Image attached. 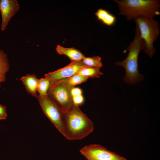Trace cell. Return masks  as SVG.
Returning a JSON list of instances; mask_svg holds the SVG:
<instances>
[{"label": "cell", "mask_w": 160, "mask_h": 160, "mask_svg": "<svg viewBox=\"0 0 160 160\" xmlns=\"http://www.w3.org/2000/svg\"><path fill=\"white\" fill-rule=\"evenodd\" d=\"M101 58L99 56L85 57L81 61L85 65L90 67L100 68L103 66Z\"/></svg>", "instance_id": "obj_16"}, {"label": "cell", "mask_w": 160, "mask_h": 160, "mask_svg": "<svg viewBox=\"0 0 160 160\" xmlns=\"http://www.w3.org/2000/svg\"><path fill=\"white\" fill-rule=\"evenodd\" d=\"M95 14L98 20L108 26L113 25L116 21V18L113 15L102 8L99 9Z\"/></svg>", "instance_id": "obj_13"}, {"label": "cell", "mask_w": 160, "mask_h": 160, "mask_svg": "<svg viewBox=\"0 0 160 160\" xmlns=\"http://www.w3.org/2000/svg\"><path fill=\"white\" fill-rule=\"evenodd\" d=\"M71 93L72 97L76 96L82 95V91L81 88L74 87L71 89Z\"/></svg>", "instance_id": "obj_20"}, {"label": "cell", "mask_w": 160, "mask_h": 160, "mask_svg": "<svg viewBox=\"0 0 160 160\" xmlns=\"http://www.w3.org/2000/svg\"><path fill=\"white\" fill-rule=\"evenodd\" d=\"M74 87L66 83L63 80L51 83L47 94L56 102L64 113L71 111L74 105L71 93Z\"/></svg>", "instance_id": "obj_6"}, {"label": "cell", "mask_w": 160, "mask_h": 160, "mask_svg": "<svg viewBox=\"0 0 160 160\" xmlns=\"http://www.w3.org/2000/svg\"><path fill=\"white\" fill-rule=\"evenodd\" d=\"M50 84L49 80L45 77L39 79L37 86V91L39 94V95L44 96L47 95L48 91Z\"/></svg>", "instance_id": "obj_15"}, {"label": "cell", "mask_w": 160, "mask_h": 160, "mask_svg": "<svg viewBox=\"0 0 160 160\" xmlns=\"http://www.w3.org/2000/svg\"><path fill=\"white\" fill-rule=\"evenodd\" d=\"M80 152L87 160H127L99 144H90L81 148Z\"/></svg>", "instance_id": "obj_7"}, {"label": "cell", "mask_w": 160, "mask_h": 160, "mask_svg": "<svg viewBox=\"0 0 160 160\" xmlns=\"http://www.w3.org/2000/svg\"><path fill=\"white\" fill-rule=\"evenodd\" d=\"M89 160H93V159H90Z\"/></svg>", "instance_id": "obj_21"}, {"label": "cell", "mask_w": 160, "mask_h": 160, "mask_svg": "<svg viewBox=\"0 0 160 160\" xmlns=\"http://www.w3.org/2000/svg\"><path fill=\"white\" fill-rule=\"evenodd\" d=\"M119 11V15L127 20L143 17L153 18L160 15L159 0H114Z\"/></svg>", "instance_id": "obj_1"}, {"label": "cell", "mask_w": 160, "mask_h": 160, "mask_svg": "<svg viewBox=\"0 0 160 160\" xmlns=\"http://www.w3.org/2000/svg\"><path fill=\"white\" fill-rule=\"evenodd\" d=\"M82 61H75L71 63L65 67L45 75L51 83L68 78L77 73L81 69L87 67Z\"/></svg>", "instance_id": "obj_8"}, {"label": "cell", "mask_w": 160, "mask_h": 160, "mask_svg": "<svg viewBox=\"0 0 160 160\" xmlns=\"http://www.w3.org/2000/svg\"><path fill=\"white\" fill-rule=\"evenodd\" d=\"M6 106L0 104V120H4L7 116Z\"/></svg>", "instance_id": "obj_19"}, {"label": "cell", "mask_w": 160, "mask_h": 160, "mask_svg": "<svg viewBox=\"0 0 160 160\" xmlns=\"http://www.w3.org/2000/svg\"><path fill=\"white\" fill-rule=\"evenodd\" d=\"M143 47V40L140 37L138 27L136 25L134 38L127 49L128 52L127 57L124 60L115 63L116 65L124 68L126 73L124 80L127 83L135 84L143 79V75L139 73L138 70V56Z\"/></svg>", "instance_id": "obj_3"}, {"label": "cell", "mask_w": 160, "mask_h": 160, "mask_svg": "<svg viewBox=\"0 0 160 160\" xmlns=\"http://www.w3.org/2000/svg\"><path fill=\"white\" fill-rule=\"evenodd\" d=\"M56 49L59 54L67 56L71 62L81 61L85 57L80 51L73 47L66 48L58 44Z\"/></svg>", "instance_id": "obj_11"}, {"label": "cell", "mask_w": 160, "mask_h": 160, "mask_svg": "<svg viewBox=\"0 0 160 160\" xmlns=\"http://www.w3.org/2000/svg\"><path fill=\"white\" fill-rule=\"evenodd\" d=\"M28 93L37 98V86L39 79L34 74H28L20 78Z\"/></svg>", "instance_id": "obj_10"}, {"label": "cell", "mask_w": 160, "mask_h": 160, "mask_svg": "<svg viewBox=\"0 0 160 160\" xmlns=\"http://www.w3.org/2000/svg\"><path fill=\"white\" fill-rule=\"evenodd\" d=\"M72 100L75 105H79L83 103L84 101V98L82 95L72 96Z\"/></svg>", "instance_id": "obj_18"}, {"label": "cell", "mask_w": 160, "mask_h": 160, "mask_svg": "<svg viewBox=\"0 0 160 160\" xmlns=\"http://www.w3.org/2000/svg\"><path fill=\"white\" fill-rule=\"evenodd\" d=\"M66 138L71 140H80L87 137L94 130L92 121L74 105L69 111L64 113Z\"/></svg>", "instance_id": "obj_2"}, {"label": "cell", "mask_w": 160, "mask_h": 160, "mask_svg": "<svg viewBox=\"0 0 160 160\" xmlns=\"http://www.w3.org/2000/svg\"><path fill=\"white\" fill-rule=\"evenodd\" d=\"M20 8L16 0H0V11L2 17L1 29L4 31L8 23L18 11Z\"/></svg>", "instance_id": "obj_9"}, {"label": "cell", "mask_w": 160, "mask_h": 160, "mask_svg": "<svg viewBox=\"0 0 160 160\" xmlns=\"http://www.w3.org/2000/svg\"><path fill=\"white\" fill-rule=\"evenodd\" d=\"M134 21L138 27L140 36L144 43L143 50L150 58L156 51L154 43L160 33L159 22L153 18L138 17Z\"/></svg>", "instance_id": "obj_4"}, {"label": "cell", "mask_w": 160, "mask_h": 160, "mask_svg": "<svg viewBox=\"0 0 160 160\" xmlns=\"http://www.w3.org/2000/svg\"><path fill=\"white\" fill-rule=\"evenodd\" d=\"M9 64L7 54L0 49V83L6 79V73L9 70ZM0 84V88L1 87Z\"/></svg>", "instance_id": "obj_12"}, {"label": "cell", "mask_w": 160, "mask_h": 160, "mask_svg": "<svg viewBox=\"0 0 160 160\" xmlns=\"http://www.w3.org/2000/svg\"><path fill=\"white\" fill-rule=\"evenodd\" d=\"M37 98L44 113L60 132L66 137L64 113L62 110L48 94L44 96L39 95Z\"/></svg>", "instance_id": "obj_5"}, {"label": "cell", "mask_w": 160, "mask_h": 160, "mask_svg": "<svg viewBox=\"0 0 160 160\" xmlns=\"http://www.w3.org/2000/svg\"><path fill=\"white\" fill-rule=\"evenodd\" d=\"M100 68L87 66L81 69L77 74L88 78H98L103 73L100 72Z\"/></svg>", "instance_id": "obj_14"}, {"label": "cell", "mask_w": 160, "mask_h": 160, "mask_svg": "<svg viewBox=\"0 0 160 160\" xmlns=\"http://www.w3.org/2000/svg\"><path fill=\"white\" fill-rule=\"evenodd\" d=\"M88 78L77 73L67 79H62L68 85L75 87V85L85 82Z\"/></svg>", "instance_id": "obj_17"}]
</instances>
